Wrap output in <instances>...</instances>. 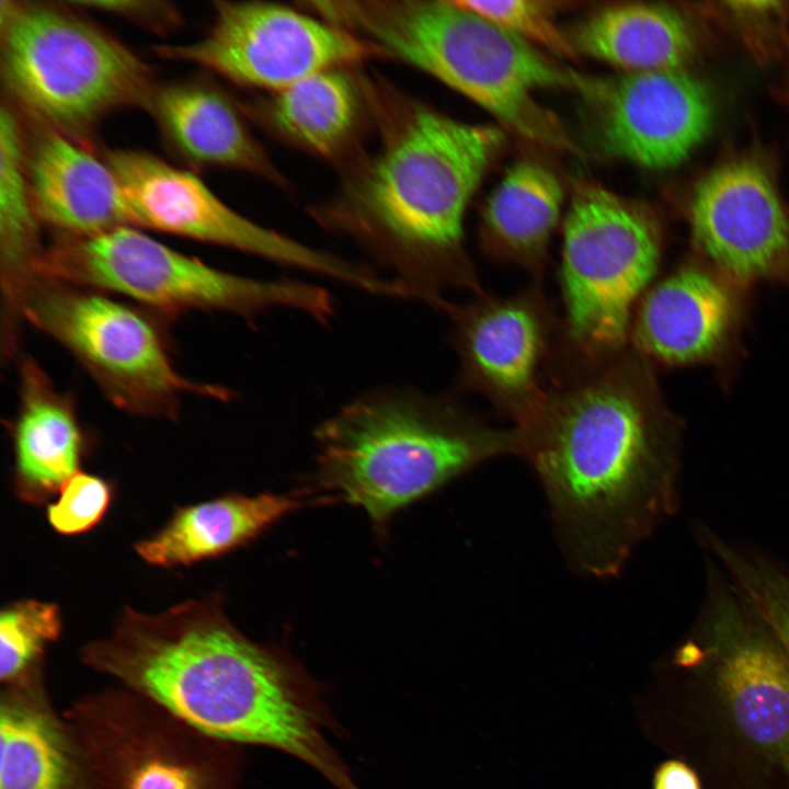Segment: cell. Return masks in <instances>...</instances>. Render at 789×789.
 <instances>
[{
	"label": "cell",
	"mask_w": 789,
	"mask_h": 789,
	"mask_svg": "<svg viewBox=\"0 0 789 789\" xmlns=\"http://www.w3.org/2000/svg\"><path fill=\"white\" fill-rule=\"evenodd\" d=\"M732 283L716 270L693 263L668 274L637 306L630 331L633 350L665 365L717 355L739 316Z\"/></svg>",
	"instance_id": "obj_18"
},
{
	"label": "cell",
	"mask_w": 789,
	"mask_h": 789,
	"mask_svg": "<svg viewBox=\"0 0 789 789\" xmlns=\"http://www.w3.org/2000/svg\"><path fill=\"white\" fill-rule=\"evenodd\" d=\"M674 658L731 741L789 784V658L723 571L709 569L701 611Z\"/></svg>",
	"instance_id": "obj_9"
},
{
	"label": "cell",
	"mask_w": 789,
	"mask_h": 789,
	"mask_svg": "<svg viewBox=\"0 0 789 789\" xmlns=\"http://www.w3.org/2000/svg\"><path fill=\"white\" fill-rule=\"evenodd\" d=\"M450 342L458 358L457 384L480 393L514 426L540 408L549 386L556 340L552 308L538 282L508 297L487 293L450 304Z\"/></svg>",
	"instance_id": "obj_14"
},
{
	"label": "cell",
	"mask_w": 789,
	"mask_h": 789,
	"mask_svg": "<svg viewBox=\"0 0 789 789\" xmlns=\"http://www.w3.org/2000/svg\"><path fill=\"white\" fill-rule=\"evenodd\" d=\"M514 426L542 484L564 554L587 576L620 572L678 507L679 427L636 350L552 378Z\"/></svg>",
	"instance_id": "obj_1"
},
{
	"label": "cell",
	"mask_w": 789,
	"mask_h": 789,
	"mask_svg": "<svg viewBox=\"0 0 789 789\" xmlns=\"http://www.w3.org/2000/svg\"><path fill=\"white\" fill-rule=\"evenodd\" d=\"M786 4L778 1L722 2L717 12L730 21L755 54L767 59L789 47Z\"/></svg>",
	"instance_id": "obj_31"
},
{
	"label": "cell",
	"mask_w": 789,
	"mask_h": 789,
	"mask_svg": "<svg viewBox=\"0 0 789 789\" xmlns=\"http://www.w3.org/2000/svg\"><path fill=\"white\" fill-rule=\"evenodd\" d=\"M155 52L268 93L322 71L382 56L371 44L321 16L265 1H216L213 22L202 38L158 45Z\"/></svg>",
	"instance_id": "obj_12"
},
{
	"label": "cell",
	"mask_w": 789,
	"mask_h": 789,
	"mask_svg": "<svg viewBox=\"0 0 789 789\" xmlns=\"http://www.w3.org/2000/svg\"><path fill=\"white\" fill-rule=\"evenodd\" d=\"M68 3L80 9L98 10L128 18L157 31L172 28L180 20L176 9L162 1H71Z\"/></svg>",
	"instance_id": "obj_32"
},
{
	"label": "cell",
	"mask_w": 789,
	"mask_h": 789,
	"mask_svg": "<svg viewBox=\"0 0 789 789\" xmlns=\"http://www.w3.org/2000/svg\"><path fill=\"white\" fill-rule=\"evenodd\" d=\"M688 220L700 253L731 282L789 286V210L763 153L730 158L705 174L693 188Z\"/></svg>",
	"instance_id": "obj_16"
},
{
	"label": "cell",
	"mask_w": 789,
	"mask_h": 789,
	"mask_svg": "<svg viewBox=\"0 0 789 789\" xmlns=\"http://www.w3.org/2000/svg\"><path fill=\"white\" fill-rule=\"evenodd\" d=\"M578 54L621 73L683 69L697 53L689 22L675 9L654 3H620L591 13L575 26Z\"/></svg>",
	"instance_id": "obj_24"
},
{
	"label": "cell",
	"mask_w": 789,
	"mask_h": 789,
	"mask_svg": "<svg viewBox=\"0 0 789 789\" xmlns=\"http://www.w3.org/2000/svg\"><path fill=\"white\" fill-rule=\"evenodd\" d=\"M38 271L66 283L127 296L165 312L197 309L254 317L288 308L323 324L335 313L334 299L322 286L220 271L132 226L91 237L60 236L45 249Z\"/></svg>",
	"instance_id": "obj_8"
},
{
	"label": "cell",
	"mask_w": 789,
	"mask_h": 789,
	"mask_svg": "<svg viewBox=\"0 0 789 789\" xmlns=\"http://www.w3.org/2000/svg\"><path fill=\"white\" fill-rule=\"evenodd\" d=\"M61 629L55 604L25 599L4 607L0 615L1 684L43 668L45 649L60 637Z\"/></svg>",
	"instance_id": "obj_28"
},
{
	"label": "cell",
	"mask_w": 789,
	"mask_h": 789,
	"mask_svg": "<svg viewBox=\"0 0 789 789\" xmlns=\"http://www.w3.org/2000/svg\"><path fill=\"white\" fill-rule=\"evenodd\" d=\"M652 789H702L696 770L678 759L661 763L653 775Z\"/></svg>",
	"instance_id": "obj_33"
},
{
	"label": "cell",
	"mask_w": 789,
	"mask_h": 789,
	"mask_svg": "<svg viewBox=\"0 0 789 789\" xmlns=\"http://www.w3.org/2000/svg\"><path fill=\"white\" fill-rule=\"evenodd\" d=\"M104 160L116 176L134 225L221 245L305 270L376 294L379 275L365 265L313 249L230 208L194 173L138 149Z\"/></svg>",
	"instance_id": "obj_13"
},
{
	"label": "cell",
	"mask_w": 789,
	"mask_h": 789,
	"mask_svg": "<svg viewBox=\"0 0 789 789\" xmlns=\"http://www.w3.org/2000/svg\"><path fill=\"white\" fill-rule=\"evenodd\" d=\"M0 66L11 99L42 127L75 140L106 114L144 107L148 65L76 9L0 1Z\"/></svg>",
	"instance_id": "obj_6"
},
{
	"label": "cell",
	"mask_w": 789,
	"mask_h": 789,
	"mask_svg": "<svg viewBox=\"0 0 789 789\" xmlns=\"http://www.w3.org/2000/svg\"><path fill=\"white\" fill-rule=\"evenodd\" d=\"M104 789H236L235 744L184 722L124 686L89 693L62 711Z\"/></svg>",
	"instance_id": "obj_11"
},
{
	"label": "cell",
	"mask_w": 789,
	"mask_h": 789,
	"mask_svg": "<svg viewBox=\"0 0 789 789\" xmlns=\"http://www.w3.org/2000/svg\"><path fill=\"white\" fill-rule=\"evenodd\" d=\"M564 191L558 176L534 160L511 165L488 197L480 240L492 259L518 266L538 281L557 228Z\"/></svg>",
	"instance_id": "obj_23"
},
{
	"label": "cell",
	"mask_w": 789,
	"mask_h": 789,
	"mask_svg": "<svg viewBox=\"0 0 789 789\" xmlns=\"http://www.w3.org/2000/svg\"><path fill=\"white\" fill-rule=\"evenodd\" d=\"M311 9L380 50L444 83L508 130L580 153L561 122L535 98L575 90L580 76L466 7L461 0L316 1Z\"/></svg>",
	"instance_id": "obj_5"
},
{
	"label": "cell",
	"mask_w": 789,
	"mask_h": 789,
	"mask_svg": "<svg viewBox=\"0 0 789 789\" xmlns=\"http://www.w3.org/2000/svg\"><path fill=\"white\" fill-rule=\"evenodd\" d=\"M381 121L377 150L317 219L355 240L411 299L446 312V289L483 293L465 250L464 221L504 135L409 99Z\"/></svg>",
	"instance_id": "obj_3"
},
{
	"label": "cell",
	"mask_w": 789,
	"mask_h": 789,
	"mask_svg": "<svg viewBox=\"0 0 789 789\" xmlns=\"http://www.w3.org/2000/svg\"><path fill=\"white\" fill-rule=\"evenodd\" d=\"M469 9L521 41L559 58L574 59L570 35L562 32L551 2L536 0H461Z\"/></svg>",
	"instance_id": "obj_29"
},
{
	"label": "cell",
	"mask_w": 789,
	"mask_h": 789,
	"mask_svg": "<svg viewBox=\"0 0 789 789\" xmlns=\"http://www.w3.org/2000/svg\"><path fill=\"white\" fill-rule=\"evenodd\" d=\"M661 255V230L648 208L599 184L576 185L559 267L563 363L597 365L627 350L637 306Z\"/></svg>",
	"instance_id": "obj_7"
},
{
	"label": "cell",
	"mask_w": 789,
	"mask_h": 789,
	"mask_svg": "<svg viewBox=\"0 0 789 789\" xmlns=\"http://www.w3.org/2000/svg\"><path fill=\"white\" fill-rule=\"evenodd\" d=\"M575 91L597 150L647 169L679 164L714 118L711 89L684 68L603 79L581 76Z\"/></svg>",
	"instance_id": "obj_15"
},
{
	"label": "cell",
	"mask_w": 789,
	"mask_h": 789,
	"mask_svg": "<svg viewBox=\"0 0 789 789\" xmlns=\"http://www.w3.org/2000/svg\"><path fill=\"white\" fill-rule=\"evenodd\" d=\"M315 441V489L358 506L380 531L403 507L518 449L514 426H492L454 395L403 386L352 398L316 427Z\"/></svg>",
	"instance_id": "obj_4"
},
{
	"label": "cell",
	"mask_w": 789,
	"mask_h": 789,
	"mask_svg": "<svg viewBox=\"0 0 789 789\" xmlns=\"http://www.w3.org/2000/svg\"><path fill=\"white\" fill-rule=\"evenodd\" d=\"M335 69L270 93L258 115L279 136L323 158H338L354 140L362 116L355 81Z\"/></svg>",
	"instance_id": "obj_26"
},
{
	"label": "cell",
	"mask_w": 789,
	"mask_h": 789,
	"mask_svg": "<svg viewBox=\"0 0 789 789\" xmlns=\"http://www.w3.org/2000/svg\"><path fill=\"white\" fill-rule=\"evenodd\" d=\"M31 196L41 224L64 237H91L135 227L106 161L56 130L42 127L26 152Z\"/></svg>",
	"instance_id": "obj_19"
},
{
	"label": "cell",
	"mask_w": 789,
	"mask_h": 789,
	"mask_svg": "<svg viewBox=\"0 0 789 789\" xmlns=\"http://www.w3.org/2000/svg\"><path fill=\"white\" fill-rule=\"evenodd\" d=\"M144 108L164 140L185 161L252 173L274 184L284 178L231 101L201 81L155 85Z\"/></svg>",
	"instance_id": "obj_20"
},
{
	"label": "cell",
	"mask_w": 789,
	"mask_h": 789,
	"mask_svg": "<svg viewBox=\"0 0 789 789\" xmlns=\"http://www.w3.org/2000/svg\"><path fill=\"white\" fill-rule=\"evenodd\" d=\"M14 489L42 504L80 471L85 437L75 404L33 358L20 365L19 405L11 427Z\"/></svg>",
	"instance_id": "obj_21"
},
{
	"label": "cell",
	"mask_w": 789,
	"mask_h": 789,
	"mask_svg": "<svg viewBox=\"0 0 789 789\" xmlns=\"http://www.w3.org/2000/svg\"><path fill=\"white\" fill-rule=\"evenodd\" d=\"M305 500L298 494H229L181 507L163 528L137 542L135 549L150 564H192L252 541L301 507Z\"/></svg>",
	"instance_id": "obj_22"
},
{
	"label": "cell",
	"mask_w": 789,
	"mask_h": 789,
	"mask_svg": "<svg viewBox=\"0 0 789 789\" xmlns=\"http://www.w3.org/2000/svg\"><path fill=\"white\" fill-rule=\"evenodd\" d=\"M20 313L66 348L125 412L173 416L185 393L229 396L222 387L181 375L156 322L103 291L39 275L25 291Z\"/></svg>",
	"instance_id": "obj_10"
},
{
	"label": "cell",
	"mask_w": 789,
	"mask_h": 789,
	"mask_svg": "<svg viewBox=\"0 0 789 789\" xmlns=\"http://www.w3.org/2000/svg\"><path fill=\"white\" fill-rule=\"evenodd\" d=\"M113 496L104 479L79 471L59 491V498L47 506L50 526L62 535L90 530L103 518Z\"/></svg>",
	"instance_id": "obj_30"
},
{
	"label": "cell",
	"mask_w": 789,
	"mask_h": 789,
	"mask_svg": "<svg viewBox=\"0 0 789 789\" xmlns=\"http://www.w3.org/2000/svg\"><path fill=\"white\" fill-rule=\"evenodd\" d=\"M44 668L1 684L0 789H104L81 737L47 691Z\"/></svg>",
	"instance_id": "obj_17"
},
{
	"label": "cell",
	"mask_w": 789,
	"mask_h": 789,
	"mask_svg": "<svg viewBox=\"0 0 789 789\" xmlns=\"http://www.w3.org/2000/svg\"><path fill=\"white\" fill-rule=\"evenodd\" d=\"M79 658L215 739L281 750L339 789H359L325 742L296 667L239 631L218 595L158 614L126 606Z\"/></svg>",
	"instance_id": "obj_2"
},
{
	"label": "cell",
	"mask_w": 789,
	"mask_h": 789,
	"mask_svg": "<svg viewBox=\"0 0 789 789\" xmlns=\"http://www.w3.org/2000/svg\"><path fill=\"white\" fill-rule=\"evenodd\" d=\"M26 171V150L15 113L0 110V274L1 345L14 348L22 321V298L39 276L45 252Z\"/></svg>",
	"instance_id": "obj_25"
},
{
	"label": "cell",
	"mask_w": 789,
	"mask_h": 789,
	"mask_svg": "<svg viewBox=\"0 0 789 789\" xmlns=\"http://www.w3.org/2000/svg\"><path fill=\"white\" fill-rule=\"evenodd\" d=\"M696 535L763 617L789 658V571L759 552L732 545L704 525L697 527Z\"/></svg>",
	"instance_id": "obj_27"
}]
</instances>
